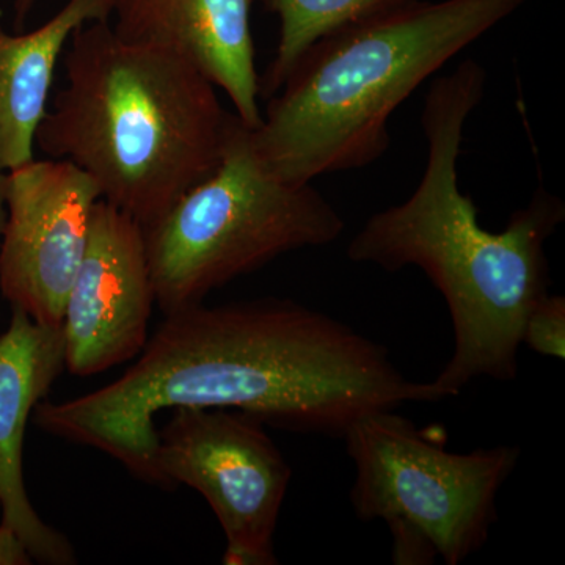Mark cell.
I'll use <instances>...</instances> for the list:
<instances>
[{"mask_svg": "<svg viewBox=\"0 0 565 565\" xmlns=\"http://www.w3.org/2000/svg\"><path fill=\"white\" fill-rule=\"evenodd\" d=\"M412 2L416 0H266L280 20V39L273 62L259 76V98L280 90L305 52L323 36Z\"/></svg>", "mask_w": 565, "mask_h": 565, "instance_id": "obj_13", "label": "cell"}, {"mask_svg": "<svg viewBox=\"0 0 565 565\" xmlns=\"http://www.w3.org/2000/svg\"><path fill=\"white\" fill-rule=\"evenodd\" d=\"M487 73L467 58L437 77L424 102L427 162L404 203L371 215L348 247L353 263L386 273L419 267L444 296L455 330L451 360L434 384L457 396L479 377L514 381L526 316L550 288L545 244L565 204L539 188L503 232H489L459 188L465 122L484 98Z\"/></svg>", "mask_w": 565, "mask_h": 565, "instance_id": "obj_2", "label": "cell"}, {"mask_svg": "<svg viewBox=\"0 0 565 565\" xmlns=\"http://www.w3.org/2000/svg\"><path fill=\"white\" fill-rule=\"evenodd\" d=\"M162 487L210 503L226 537L223 564L274 565V535L292 470L264 424L228 408L178 407L158 430Z\"/></svg>", "mask_w": 565, "mask_h": 565, "instance_id": "obj_7", "label": "cell"}, {"mask_svg": "<svg viewBox=\"0 0 565 565\" xmlns=\"http://www.w3.org/2000/svg\"><path fill=\"white\" fill-rule=\"evenodd\" d=\"M344 226L311 182L282 181L264 166L234 114L217 169L141 226L156 303L166 316L203 303L278 256L334 243Z\"/></svg>", "mask_w": 565, "mask_h": 565, "instance_id": "obj_5", "label": "cell"}, {"mask_svg": "<svg viewBox=\"0 0 565 565\" xmlns=\"http://www.w3.org/2000/svg\"><path fill=\"white\" fill-rule=\"evenodd\" d=\"M343 438L355 467L353 511L386 523L394 564L459 565L486 545L519 446L449 452L396 408L363 416Z\"/></svg>", "mask_w": 565, "mask_h": 565, "instance_id": "obj_6", "label": "cell"}, {"mask_svg": "<svg viewBox=\"0 0 565 565\" xmlns=\"http://www.w3.org/2000/svg\"><path fill=\"white\" fill-rule=\"evenodd\" d=\"M3 178H6V172H0V236H2L3 225H6L7 218L6 192H3Z\"/></svg>", "mask_w": 565, "mask_h": 565, "instance_id": "obj_17", "label": "cell"}, {"mask_svg": "<svg viewBox=\"0 0 565 565\" xmlns=\"http://www.w3.org/2000/svg\"><path fill=\"white\" fill-rule=\"evenodd\" d=\"M11 2H13L14 24L21 28L31 14L36 0H11Z\"/></svg>", "mask_w": 565, "mask_h": 565, "instance_id": "obj_16", "label": "cell"}, {"mask_svg": "<svg viewBox=\"0 0 565 565\" xmlns=\"http://www.w3.org/2000/svg\"><path fill=\"white\" fill-rule=\"evenodd\" d=\"M7 218L0 247V289L33 321L62 326L79 269L98 185L79 167L43 159L6 172Z\"/></svg>", "mask_w": 565, "mask_h": 565, "instance_id": "obj_8", "label": "cell"}, {"mask_svg": "<svg viewBox=\"0 0 565 565\" xmlns=\"http://www.w3.org/2000/svg\"><path fill=\"white\" fill-rule=\"evenodd\" d=\"M32 556L13 531L0 523V565H28Z\"/></svg>", "mask_w": 565, "mask_h": 565, "instance_id": "obj_15", "label": "cell"}, {"mask_svg": "<svg viewBox=\"0 0 565 565\" xmlns=\"http://www.w3.org/2000/svg\"><path fill=\"white\" fill-rule=\"evenodd\" d=\"M154 303L143 228L99 200L63 310L65 367L87 377L136 359Z\"/></svg>", "mask_w": 565, "mask_h": 565, "instance_id": "obj_9", "label": "cell"}, {"mask_svg": "<svg viewBox=\"0 0 565 565\" xmlns=\"http://www.w3.org/2000/svg\"><path fill=\"white\" fill-rule=\"evenodd\" d=\"M115 0H68L35 31L0 29V172L31 162L35 136L50 107L55 68L74 32L110 21Z\"/></svg>", "mask_w": 565, "mask_h": 565, "instance_id": "obj_12", "label": "cell"}, {"mask_svg": "<svg viewBox=\"0 0 565 565\" xmlns=\"http://www.w3.org/2000/svg\"><path fill=\"white\" fill-rule=\"evenodd\" d=\"M65 367L62 326L33 321L13 308L9 329L0 337V511L32 559L43 564L76 563L65 535L36 514L25 490L22 449L29 416L47 396Z\"/></svg>", "mask_w": 565, "mask_h": 565, "instance_id": "obj_10", "label": "cell"}, {"mask_svg": "<svg viewBox=\"0 0 565 565\" xmlns=\"http://www.w3.org/2000/svg\"><path fill=\"white\" fill-rule=\"evenodd\" d=\"M526 2L416 0L323 36L267 99L256 154L292 184L370 166L388 150L393 111Z\"/></svg>", "mask_w": 565, "mask_h": 565, "instance_id": "obj_4", "label": "cell"}, {"mask_svg": "<svg viewBox=\"0 0 565 565\" xmlns=\"http://www.w3.org/2000/svg\"><path fill=\"white\" fill-rule=\"evenodd\" d=\"M522 344L552 359L565 356V297L546 294L526 316Z\"/></svg>", "mask_w": 565, "mask_h": 565, "instance_id": "obj_14", "label": "cell"}, {"mask_svg": "<svg viewBox=\"0 0 565 565\" xmlns=\"http://www.w3.org/2000/svg\"><path fill=\"white\" fill-rule=\"evenodd\" d=\"M253 0H115L122 39L180 55L228 96L250 129L263 121L250 13Z\"/></svg>", "mask_w": 565, "mask_h": 565, "instance_id": "obj_11", "label": "cell"}, {"mask_svg": "<svg viewBox=\"0 0 565 565\" xmlns=\"http://www.w3.org/2000/svg\"><path fill=\"white\" fill-rule=\"evenodd\" d=\"M63 55L65 87L35 145L79 167L104 202L147 226L217 169L234 114L191 62L110 21L82 25Z\"/></svg>", "mask_w": 565, "mask_h": 565, "instance_id": "obj_3", "label": "cell"}, {"mask_svg": "<svg viewBox=\"0 0 565 565\" xmlns=\"http://www.w3.org/2000/svg\"><path fill=\"white\" fill-rule=\"evenodd\" d=\"M137 356L103 388L36 405L35 422L152 486L162 487V411L228 408L281 429L343 438L374 412L449 397L434 382L404 377L384 345L291 299L193 305L167 315Z\"/></svg>", "mask_w": 565, "mask_h": 565, "instance_id": "obj_1", "label": "cell"}]
</instances>
